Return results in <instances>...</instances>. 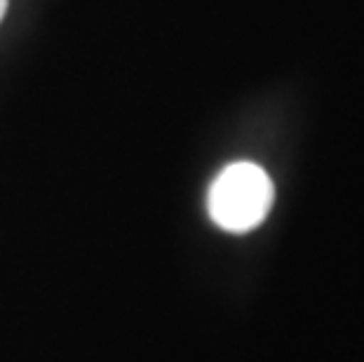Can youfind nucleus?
<instances>
[{
	"label": "nucleus",
	"instance_id": "f03ea898",
	"mask_svg": "<svg viewBox=\"0 0 364 362\" xmlns=\"http://www.w3.org/2000/svg\"><path fill=\"white\" fill-rule=\"evenodd\" d=\"M5 12H7V0H0V21H3Z\"/></svg>",
	"mask_w": 364,
	"mask_h": 362
},
{
	"label": "nucleus",
	"instance_id": "f257e3e1",
	"mask_svg": "<svg viewBox=\"0 0 364 362\" xmlns=\"http://www.w3.org/2000/svg\"><path fill=\"white\" fill-rule=\"evenodd\" d=\"M275 188L270 176L254 163L223 167L207 196L209 217L223 230L247 233L268 217Z\"/></svg>",
	"mask_w": 364,
	"mask_h": 362
}]
</instances>
